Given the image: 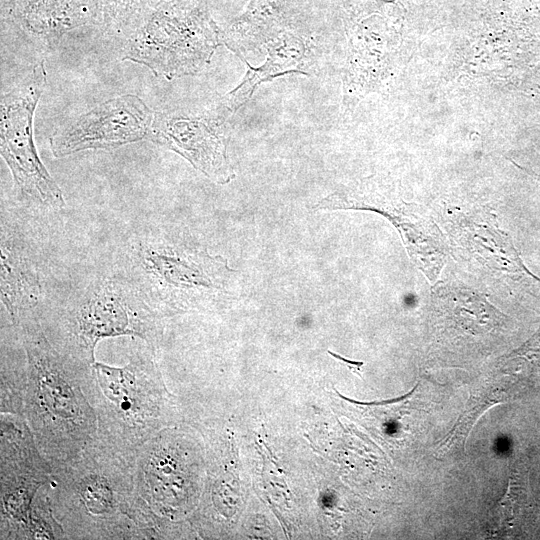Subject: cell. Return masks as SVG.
Returning a JSON list of instances; mask_svg holds the SVG:
<instances>
[{"label":"cell","mask_w":540,"mask_h":540,"mask_svg":"<svg viewBox=\"0 0 540 540\" xmlns=\"http://www.w3.org/2000/svg\"><path fill=\"white\" fill-rule=\"evenodd\" d=\"M136 453L97 435L52 470L54 515L67 539H163L165 529L138 495Z\"/></svg>","instance_id":"6da1fadb"},{"label":"cell","mask_w":540,"mask_h":540,"mask_svg":"<svg viewBox=\"0 0 540 540\" xmlns=\"http://www.w3.org/2000/svg\"><path fill=\"white\" fill-rule=\"evenodd\" d=\"M13 327L27 360L23 415L52 471L98 435L96 411L84 388L92 365L59 351L35 315Z\"/></svg>","instance_id":"7a4b0ae2"},{"label":"cell","mask_w":540,"mask_h":540,"mask_svg":"<svg viewBox=\"0 0 540 540\" xmlns=\"http://www.w3.org/2000/svg\"><path fill=\"white\" fill-rule=\"evenodd\" d=\"M120 260L118 274L163 317L224 296L233 272L221 256L163 230L134 235Z\"/></svg>","instance_id":"3957f363"},{"label":"cell","mask_w":540,"mask_h":540,"mask_svg":"<svg viewBox=\"0 0 540 540\" xmlns=\"http://www.w3.org/2000/svg\"><path fill=\"white\" fill-rule=\"evenodd\" d=\"M97 415L98 436L137 452L173 424L172 395L156 362V349L143 342L121 367L94 362L84 383Z\"/></svg>","instance_id":"277c9868"},{"label":"cell","mask_w":540,"mask_h":540,"mask_svg":"<svg viewBox=\"0 0 540 540\" xmlns=\"http://www.w3.org/2000/svg\"><path fill=\"white\" fill-rule=\"evenodd\" d=\"M163 318L117 273L91 282L61 313L41 325L59 351L92 365L96 345L108 337H135L157 349Z\"/></svg>","instance_id":"5b68a950"},{"label":"cell","mask_w":540,"mask_h":540,"mask_svg":"<svg viewBox=\"0 0 540 540\" xmlns=\"http://www.w3.org/2000/svg\"><path fill=\"white\" fill-rule=\"evenodd\" d=\"M221 41L215 23L196 0H174L131 34L122 58L173 80L200 72Z\"/></svg>","instance_id":"8992f818"},{"label":"cell","mask_w":540,"mask_h":540,"mask_svg":"<svg viewBox=\"0 0 540 540\" xmlns=\"http://www.w3.org/2000/svg\"><path fill=\"white\" fill-rule=\"evenodd\" d=\"M47 81L45 62L0 101V152L21 194L39 206L58 210L65 201L61 188L42 163L33 137V118Z\"/></svg>","instance_id":"52a82bcc"},{"label":"cell","mask_w":540,"mask_h":540,"mask_svg":"<svg viewBox=\"0 0 540 540\" xmlns=\"http://www.w3.org/2000/svg\"><path fill=\"white\" fill-rule=\"evenodd\" d=\"M190 444L175 427L152 436L136 453L135 483L138 495L172 536L175 517L195 492Z\"/></svg>","instance_id":"ba28073f"},{"label":"cell","mask_w":540,"mask_h":540,"mask_svg":"<svg viewBox=\"0 0 540 540\" xmlns=\"http://www.w3.org/2000/svg\"><path fill=\"white\" fill-rule=\"evenodd\" d=\"M232 115L220 101L201 111L156 112L147 138L179 154L210 180L225 184L234 177L227 155Z\"/></svg>","instance_id":"9c48e42d"},{"label":"cell","mask_w":540,"mask_h":540,"mask_svg":"<svg viewBox=\"0 0 540 540\" xmlns=\"http://www.w3.org/2000/svg\"><path fill=\"white\" fill-rule=\"evenodd\" d=\"M153 118L154 112L139 96H117L59 126L49 139L51 152L62 158L138 142L148 137Z\"/></svg>","instance_id":"30bf717a"},{"label":"cell","mask_w":540,"mask_h":540,"mask_svg":"<svg viewBox=\"0 0 540 540\" xmlns=\"http://www.w3.org/2000/svg\"><path fill=\"white\" fill-rule=\"evenodd\" d=\"M315 210L364 209L387 217L400 232L409 255L417 267L434 281L443 266L446 250L432 218L424 212H413L399 204L363 190L336 191L314 207Z\"/></svg>","instance_id":"8fae6325"},{"label":"cell","mask_w":540,"mask_h":540,"mask_svg":"<svg viewBox=\"0 0 540 540\" xmlns=\"http://www.w3.org/2000/svg\"><path fill=\"white\" fill-rule=\"evenodd\" d=\"M1 301L11 324L17 325L34 315L42 295L36 256L23 234L2 219L1 223Z\"/></svg>","instance_id":"7c38bea8"},{"label":"cell","mask_w":540,"mask_h":540,"mask_svg":"<svg viewBox=\"0 0 540 540\" xmlns=\"http://www.w3.org/2000/svg\"><path fill=\"white\" fill-rule=\"evenodd\" d=\"M51 466L43 455L27 459L0 460V539H26L33 501L49 483Z\"/></svg>","instance_id":"4fadbf2b"},{"label":"cell","mask_w":540,"mask_h":540,"mask_svg":"<svg viewBox=\"0 0 540 540\" xmlns=\"http://www.w3.org/2000/svg\"><path fill=\"white\" fill-rule=\"evenodd\" d=\"M265 48L267 56L259 67H252L245 58L241 59L248 67L245 77L219 100L232 114L248 102L261 83L287 73L310 74L309 46L299 35L286 30L271 39Z\"/></svg>","instance_id":"5bb4252c"},{"label":"cell","mask_w":540,"mask_h":540,"mask_svg":"<svg viewBox=\"0 0 540 540\" xmlns=\"http://www.w3.org/2000/svg\"><path fill=\"white\" fill-rule=\"evenodd\" d=\"M290 18V0H251L245 12L222 36L224 44L241 59L258 51L274 37L286 31Z\"/></svg>","instance_id":"9a60e30c"},{"label":"cell","mask_w":540,"mask_h":540,"mask_svg":"<svg viewBox=\"0 0 540 540\" xmlns=\"http://www.w3.org/2000/svg\"><path fill=\"white\" fill-rule=\"evenodd\" d=\"M434 298L438 317L473 335L489 332L503 318L484 296L470 290L441 287Z\"/></svg>","instance_id":"2e32d148"},{"label":"cell","mask_w":540,"mask_h":540,"mask_svg":"<svg viewBox=\"0 0 540 540\" xmlns=\"http://www.w3.org/2000/svg\"><path fill=\"white\" fill-rule=\"evenodd\" d=\"M506 376L493 371L471 391L466 409L450 433L437 447L436 454L443 456L465 445L466 438L478 418L493 405L509 397L511 385L504 382Z\"/></svg>","instance_id":"e0dca14e"},{"label":"cell","mask_w":540,"mask_h":540,"mask_svg":"<svg viewBox=\"0 0 540 540\" xmlns=\"http://www.w3.org/2000/svg\"><path fill=\"white\" fill-rule=\"evenodd\" d=\"M460 227L463 228L461 236L467 244L471 245L470 251L477 252L483 257L489 267L525 278L537 279L523 265L512 241L504 232L472 221L460 223Z\"/></svg>","instance_id":"ac0fdd59"},{"label":"cell","mask_w":540,"mask_h":540,"mask_svg":"<svg viewBox=\"0 0 540 540\" xmlns=\"http://www.w3.org/2000/svg\"><path fill=\"white\" fill-rule=\"evenodd\" d=\"M3 348L1 353L0 413L24 414L27 360L23 350Z\"/></svg>","instance_id":"d6986e66"},{"label":"cell","mask_w":540,"mask_h":540,"mask_svg":"<svg viewBox=\"0 0 540 540\" xmlns=\"http://www.w3.org/2000/svg\"><path fill=\"white\" fill-rule=\"evenodd\" d=\"M26 539H67L63 526L54 515L48 484L39 490L33 501Z\"/></svg>","instance_id":"ffe728a7"},{"label":"cell","mask_w":540,"mask_h":540,"mask_svg":"<svg viewBox=\"0 0 540 540\" xmlns=\"http://www.w3.org/2000/svg\"><path fill=\"white\" fill-rule=\"evenodd\" d=\"M328 353L330 355H332L333 357H335L336 359L342 361L344 364L347 365V367L349 369H351L353 372L357 373L358 375H360V370H361V367L363 365V362H359V361H351V360H348V359H345L344 357L336 354V353H333L331 352L330 350L328 351Z\"/></svg>","instance_id":"44dd1931"}]
</instances>
